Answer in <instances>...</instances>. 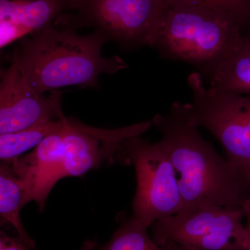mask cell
Here are the masks:
<instances>
[{
	"instance_id": "obj_1",
	"label": "cell",
	"mask_w": 250,
	"mask_h": 250,
	"mask_svg": "<svg viewBox=\"0 0 250 250\" xmlns=\"http://www.w3.org/2000/svg\"><path fill=\"white\" fill-rule=\"evenodd\" d=\"M152 121L161 134L158 143L179 174L182 209L202 203L242 207L246 197L239 177L200 134L191 103L174 102L167 113L155 115Z\"/></svg>"
},
{
	"instance_id": "obj_2",
	"label": "cell",
	"mask_w": 250,
	"mask_h": 250,
	"mask_svg": "<svg viewBox=\"0 0 250 250\" xmlns=\"http://www.w3.org/2000/svg\"><path fill=\"white\" fill-rule=\"evenodd\" d=\"M12 56L39 95L62 87L100 88L101 74L113 75L128 67L118 56L104 57L108 39L99 31L81 36L75 29L56 23L23 38Z\"/></svg>"
},
{
	"instance_id": "obj_3",
	"label": "cell",
	"mask_w": 250,
	"mask_h": 250,
	"mask_svg": "<svg viewBox=\"0 0 250 250\" xmlns=\"http://www.w3.org/2000/svg\"><path fill=\"white\" fill-rule=\"evenodd\" d=\"M232 18L196 5H167L150 47L162 58L191 64L204 72L223 58L243 35Z\"/></svg>"
},
{
	"instance_id": "obj_4",
	"label": "cell",
	"mask_w": 250,
	"mask_h": 250,
	"mask_svg": "<svg viewBox=\"0 0 250 250\" xmlns=\"http://www.w3.org/2000/svg\"><path fill=\"white\" fill-rule=\"evenodd\" d=\"M192 115L221 145L236 171L246 199L250 197V95L206 87L200 72L188 77Z\"/></svg>"
},
{
	"instance_id": "obj_5",
	"label": "cell",
	"mask_w": 250,
	"mask_h": 250,
	"mask_svg": "<svg viewBox=\"0 0 250 250\" xmlns=\"http://www.w3.org/2000/svg\"><path fill=\"white\" fill-rule=\"evenodd\" d=\"M242 207L202 203L155 222L152 238L161 246L197 250H248L250 235Z\"/></svg>"
},
{
	"instance_id": "obj_6",
	"label": "cell",
	"mask_w": 250,
	"mask_h": 250,
	"mask_svg": "<svg viewBox=\"0 0 250 250\" xmlns=\"http://www.w3.org/2000/svg\"><path fill=\"white\" fill-rule=\"evenodd\" d=\"M119 163L134 166L136 190L133 217L147 228L163 218L179 213L183 207L177 172L159 143L140 136L123 143Z\"/></svg>"
},
{
	"instance_id": "obj_7",
	"label": "cell",
	"mask_w": 250,
	"mask_h": 250,
	"mask_svg": "<svg viewBox=\"0 0 250 250\" xmlns=\"http://www.w3.org/2000/svg\"><path fill=\"white\" fill-rule=\"evenodd\" d=\"M164 0H75L76 14L66 24L92 27L122 48L150 46L164 11Z\"/></svg>"
},
{
	"instance_id": "obj_8",
	"label": "cell",
	"mask_w": 250,
	"mask_h": 250,
	"mask_svg": "<svg viewBox=\"0 0 250 250\" xmlns=\"http://www.w3.org/2000/svg\"><path fill=\"white\" fill-rule=\"evenodd\" d=\"M152 121H146L114 130L90 127L76 119L67 118L62 130L64 177L84 174L118 161L123 143L150 129Z\"/></svg>"
},
{
	"instance_id": "obj_9",
	"label": "cell",
	"mask_w": 250,
	"mask_h": 250,
	"mask_svg": "<svg viewBox=\"0 0 250 250\" xmlns=\"http://www.w3.org/2000/svg\"><path fill=\"white\" fill-rule=\"evenodd\" d=\"M39 95L31 86L14 57L9 68L1 70L0 83V134L26 129L42 122L64 117L61 106L62 93Z\"/></svg>"
},
{
	"instance_id": "obj_10",
	"label": "cell",
	"mask_w": 250,
	"mask_h": 250,
	"mask_svg": "<svg viewBox=\"0 0 250 250\" xmlns=\"http://www.w3.org/2000/svg\"><path fill=\"white\" fill-rule=\"evenodd\" d=\"M63 141L62 131L46 138L27 155L9 161L25 188L23 207L37 202L43 210L49 192L64 178L62 170Z\"/></svg>"
},
{
	"instance_id": "obj_11",
	"label": "cell",
	"mask_w": 250,
	"mask_h": 250,
	"mask_svg": "<svg viewBox=\"0 0 250 250\" xmlns=\"http://www.w3.org/2000/svg\"><path fill=\"white\" fill-rule=\"evenodd\" d=\"M75 0H0V47H7L56 22Z\"/></svg>"
},
{
	"instance_id": "obj_12",
	"label": "cell",
	"mask_w": 250,
	"mask_h": 250,
	"mask_svg": "<svg viewBox=\"0 0 250 250\" xmlns=\"http://www.w3.org/2000/svg\"><path fill=\"white\" fill-rule=\"evenodd\" d=\"M202 73L210 88L250 95V34L240 36L223 58Z\"/></svg>"
},
{
	"instance_id": "obj_13",
	"label": "cell",
	"mask_w": 250,
	"mask_h": 250,
	"mask_svg": "<svg viewBox=\"0 0 250 250\" xmlns=\"http://www.w3.org/2000/svg\"><path fill=\"white\" fill-rule=\"evenodd\" d=\"M24 183L18 176L12 164L9 161L0 162V216L1 221L11 225L18 233V238L31 249L36 243L23 227L20 212L23 208Z\"/></svg>"
},
{
	"instance_id": "obj_14",
	"label": "cell",
	"mask_w": 250,
	"mask_h": 250,
	"mask_svg": "<svg viewBox=\"0 0 250 250\" xmlns=\"http://www.w3.org/2000/svg\"><path fill=\"white\" fill-rule=\"evenodd\" d=\"M66 121L64 116L62 119L42 122L16 132L0 134V159L9 161L17 159L46 138L62 131Z\"/></svg>"
},
{
	"instance_id": "obj_15",
	"label": "cell",
	"mask_w": 250,
	"mask_h": 250,
	"mask_svg": "<svg viewBox=\"0 0 250 250\" xmlns=\"http://www.w3.org/2000/svg\"><path fill=\"white\" fill-rule=\"evenodd\" d=\"M147 229L132 216L121 224L106 244L93 250H182L177 245L159 246L148 234Z\"/></svg>"
},
{
	"instance_id": "obj_16",
	"label": "cell",
	"mask_w": 250,
	"mask_h": 250,
	"mask_svg": "<svg viewBox=\"0 0 250 250\" xmlns=\"http://www.w3.org/2000/svg\"><path fill=\"white\" fill-rule=\"evenodd\" d=\"M170 4L196 5L232 18L245 27L250 24V0H164Z\"/></svg>"
},
{
	"instance_id": "obj_17",
	"label": "cell",
	"mask_w": 250,
	"mask_h": 250,
	"mask_svg": "<svg viewBox=\"0 0 250 250\" xmlns=\"http://www.w3.org/2000/svg\"><path fill=\"white\" fill-rule=\"evenodd\" d=\"M19 238H13L4 231H0V250H31Z\"/></svg>"
},
{
	"instance_id": "obj_18",
	"label": "cell",
	"mask_w": 250,
	"mask_h": 250,
	"mask_svg": "<svg viewBox=\"0 0 250 250\" xmlns=\"http://www.w3.org/2000/svg\"><path fill=\"white\" fill-rule=\"evenodd\" d=\"M242 208H243V211H244L245 218H246L247 221L246 228L248 229V233L250 235V243L248 250H250V197L245 200L243 205H242Z\"/></svg>"
},
{
	"instance_id": "obj_19",
	"label": "cell",
	"mask_w": 250,
	"mask_h": 250,
	"mask_svg": "<svg viewBox=\"0 0 250 250\" xmlns=\"http://www.w3.org/2000/svg\"><path fill=\"white\" fill-rule=\"evenodd\" d=\"M98 246V243L95 240H87L81 247L80 250H93Z\"/></svg>"
},
{
	"instance_id": "obj_20",
	"label": "cell",
	"mask_w": 250,
	"mask_h": 250,
	"mask_svg": "<svg viewBox=\"0 0 250 250\" xmlns=\"http://www.w3.org/2000/svg\"><path fill=\"white\" fill-rule=\"evenodd\" d=\"M181 248H182V250H197L191 249V248H185V247H182V246H181Z\"/></svg>"
}]
</instances>
